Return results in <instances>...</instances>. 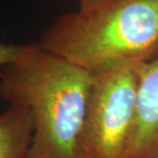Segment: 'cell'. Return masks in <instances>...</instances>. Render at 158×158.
Masks as SVG:
<instances>
[{"mask_svg": "<svg viewBox=\"0 0 158 158\" xmlns=\"http://www.w3.org/2000/svg\"><path fill=\"white\" fill-rule=\"evenodd\" d=\"M91 72L38 44H25L0 74V98L29 109L28 158H80L79 144L93 84Z\"/></svg>", "mask_w": 158, "mask_h": 158, "instance_id": "obj_1", "label": "cell"}, {"mask_svg": "<svg viewBox=\"0 0 158 158\" xmlns=\"http://www.w3.org/2000/svg\"><path fill=\"white\" fill-rule=\"evenodd\" d=\"M104 0H80V8H87L98 3L102 2Z\"/></svg>", "mask_w": 158, "mask_h": 158, "instance_id": "obj_7", "label": "cell"}, {"mask_svg": "<svg viewBox=\"0 0 158 158\" xmlns=\"http://www.w3.org/2000/svg\"><path fill=\"white\" fill-rule=\"evenodd\" d=\"M138 62L93 73L80 158H125L138 102Z\"/></svg>", "mask_w": 158, "mask_h": 158, "instance_id": "obj_3", "label": "cell"}, {"mask_svg": "<svg viewBox=\"0 0 158 158\" xmlns=\"http://www.w3.org/2000/svg\"><path fill=\"white\" fill-rule=\"evenodd\" d=\"M137 111L125 158H153L158 154V55L137 63Z\"/></svg>", "mask_w": 158, "mask_h": 158, "instance_id": "obj_4", "label": "cell"}, {"mask_svg": "<svg viewBox=\"0 0 158 158\" xmlns=\"http://www.w3.org/2000/svg\"><path fill=\"white\" fill-rule=\"evenodd\" d=\"M33 128L32 115L26 107L8 105L0 112V158H28Z\"/></svg>", "mask_w": 158, "mask_h": 158, "instance_id": "obj_5", "label": "cell"}, {"mask_svg": "<svg viewBox=\"0 0 158 158\" xmlns=\"http://www.w3.org/2000/svg\"><path fill=\"white\" fill-rule=\"evenodd\" d=\"M20 49L21 45L0 42V74L3 67L17 56Z\"/></svg>", "mask_w": 158, "mask_h": 158, "instance_id": "obj_6", "label": "cell"}, {"mask_svg": "<svg viewBox=\"0 0 158 158\" xmlns=\"http://www.w3.org/2000/svg\"><path fill=\"white\" fill-rule=\"evenodd\" d=\"M153 158H158V154H157V155H156L155 157H153Z\"/></svg>", "mask_w": 158, "mask_h": 158, "instance_id": "obj_8", "label": "cell"}, {"mask_svg": "<svg viewBox=\"0 0 158 158\" xmlns=\"http://www.w3.org/2000/svg\"><path fill=\"white\" fill-rule=\"evenodd\" d=\"M40 45L94 73L158 55V0H104L63 15Z\"/></svg>", "mask_w": 158, "mask_h": 158, "instance_id": "obj_2", "label": "cell"}]
</instances>
